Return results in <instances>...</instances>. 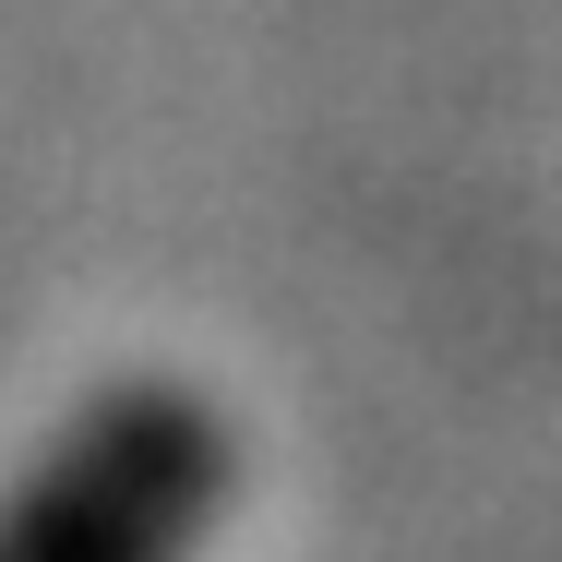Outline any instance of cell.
Returning <instances> with one entry per match:
<instances>
[{"mask_svg":"<svg viewBox=\"0 0 562 562\" xmlns=\"http://www.w3.org/2000/svg\"><path fill=\"white\" fill-rule=\"evenodd\" d=\"M227 491V407L180 371H120L0 479V562H204Z\"/></svg>","mask_w":562,"mask_h":562,"instance_id":"6da1fadb","label":"cell"}]
</instances>
